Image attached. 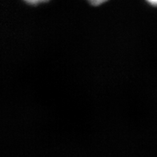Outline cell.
I'll return each instance as SVG.
<instances>
[{
    "label": "cell",
    "instance_id": "cell-2",
    "mask_svg": "<svg viewBox=\"0 0 157 157\" xmlns=\"http://www.w3.org/2000/svg\"><path fill=\"white\" fill-rule=\"evenodd\" d=\"M90 3H91L92 6H99V5H101L102 3H103V2H107L108 0H87Z\"/></svg>",
    "mask_w": 157,
    "mask_h": 157
},
{
    "label": "cell",
    "instance_id": "cell-3",
    "mask_svg": "<svg viewBox=\"0 0 157 157\" xmlns=\"http://www.w3.org/2000/svg\"><path fill=\"white\" fill-rule=\"evenodd\" d=\"M147 2L152 6H157V0H147Z\"/></svg>",
    "mask_w": 157,
    "mask_h": 157
},
{
    "label": "cell",
    "instance_id": "cell-1",
    "mask_svg": "<svg viewBox=\"0 0 157 157\" xmlns=\"http://www.w3.org/2000/svg\"><path fill=\"white\" fill-rule=\"evenodd\" d=\"M24 2H26L28 4L31 5H37L40 2H48V0H23Z\"/></svg>",
    "mask_w": 157,
    "mask_h": 157
}]
</instances>
